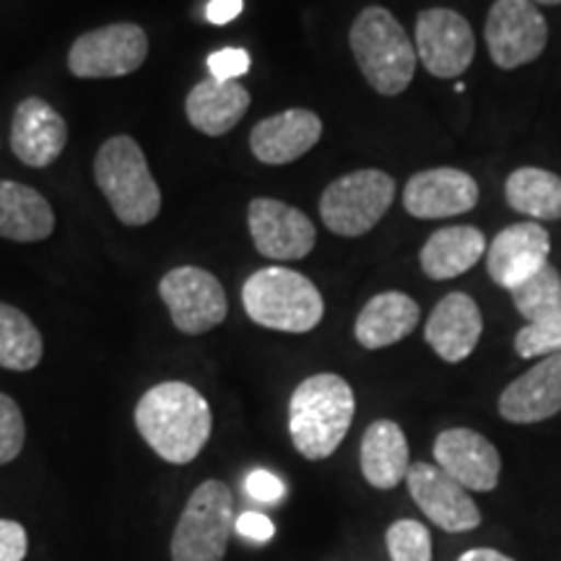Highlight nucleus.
Masks as SVG:
<instances>
[{
	"instance_id": "nucleus-1",
	"label": "nucleus",
	"mask_w": 561,
	"mask_h": 561,
	"mask_svg": "<svg viewBox=\"0 0 561 561\" xmlns=\"http://www.w3.org/2000/svg\"><path fill=\"white\" fill-rule=\"evenodd\" d=\"M136 426L161 460L187 466L206 447L214 430V413L193 385L161 382L138 401Z\"/></svg>"
},
{
	"instance_id": "nucleus-2",
	"label": "nucleus",
	"mask_w": 561,
	"mask_h": 561,
	"mask_svg": "<svg viewBox=\"0 0 561 561\" xmlns=\"http://www.w3.org/2000/svg\"><path fill=\"white\" fill-rule=\"evenodd\" d=\"M354 411V390L341 375L320 371L299 382L289 401V434L301 458H331L346 439Z\"/></svg>"
},
{
	"instance_id": "nucleus-3",
	"label": "nucleus",
	"mask_w": 561,
	"mask_h": 561,
	"mask_svg": "<svg viewBox=\"0 0 561 561\" xmlns=\"http://www.w3.org/2000/svg\"><path fill=\"white\" fill-rule=\"evenodd\" d=\"M356 66L377 94L398 96L411 87L419 55L403 24L382 5H369L348 32Z\"/></svg>"
},
{
	"instance_id": "nucleus-4",
	"label": "nucleus",
	"mask_w": 561,
	"mask_h": 561,
	"mask_svg": "<svg viewBox=\"0 0 561 561\" xmlns=\"http://www.w3.org/2000/svg\"><path fill=\"white\" fill-rule=\"evenodd\" d=\"M242 305L252 322L280 333H310L325 314L318 286L284 265L252 273L242 286Z\"/></svg>"
},
{
	"instance_id": "nucleus-5",
	"label": "nucleus",
	"mask_w": 561,
	"mask_h": 561,
	"mask_svg": "<svg viewBox=\"0 0 561 561\" xmlns=\"http://www.w3.org/2000/svg\"><path fill=\"white\" fill-rule=\"evenodd\" d=\"M94 180L117 221L128 227H146L159 216V182L153 180L136 138L115 136L104 140L94 159Z\"/></svg>"
},
{
	"instance_id": "nucleus-6",
	"label": "nucleus",
	"mask_w": 561,
	"mask_h": 561,
	"mask_svg": "<svg viewBox=\"0 0 561 561\" xmlns=\"http://www.w3.org/2000/svg\"><path fill=\"white\" fill-rule=\"evenodd\" d=\"M234 494L219 479L203 481L172 533V561H221L234 533Z\"/></svg>"
},
{
	"instance_id": "nucleus-7",
	"label": "nucleus",
	"mask_w": 561,
	"mask_h": 561,
	"mask_svg": "<svg viewBox=\"0 0 561 561\" xmlns=\"http://www.w3.org/2000/svg\"><path fill=\"white\" fill-rule=\"evenodd\" d=\"M396 198V180L382 170L343 174L325 187L320 216L339 237H362L382 221Z\"/></svg>"
},
{
	"instance_id": "nucleus-8",
	"label": "nucleus",
	"mask_w": 561,
	"mask_h": 561,
	"mask_svg": "<svg viewBox=\"0 0 561 561\" xmlns=\"http://www.w3.org/2000/svg\"><path fill=\"white\" fill-rule=\"evenodd\" d=\"M149 55V37L138 24L100 26L70 45L68 70L76 79H123L136 73Z\"/></svg>"
},
{
	"instance_id": "nucleus-9",
	"label": "nucleus",
	"mask_w": 561,
	"mask_h": 561,
	"mask_svg": "<svg viewBox=\"0 0 561 561\" xmlns=\"http://www.w3.org/2000/svg\"><path fill=\"white\" fill-rule=\"evenodd\" d=\"M159 297L170 310L172 325L185 335H203L229 314L221 280L198 265H180L159 280Z\"/></svg>"
},
{
	"instance_id": "nucleus-10",
	"label": "nucleus",
	"mask_w": 561,
	"mask_h": 561,
	"mask_svg": "<svg viewBox=\"0 0 561 561\" xmlns=\"http://www.w3.org/2000/svg\"><path fill=\"white\" fill-rule=\"evenodd\" d=\"M483 34L491 62L502 70L528 66L541 58L549 45V24L533 0H496Z\"/></svg>"
},
{
	"instance_id": "nucleus-11",
	"label": "nucleus",
	"mask_w": 561,
	"mask_h": 561,
	"mask_svg": "<svg viewBox=\"0 0 561 561\" xmlns=\"http://www.w3.org/2000/svg\"><path fill=\"white\" fill-rule=\"evenodd\" d=\"M416 55L434 79H458L476 58V37L468 19L453 9L421 11Z\"/></svg>"
},
{
	"instance_id": "nucleus-12",
	"label": "nucleus",
	"mask_w": 561,
	"mask_h": 561,
	"mask_svg": "<svg viewBox=\"0 0 561 561\" xmlns=\"http://www.w3.org/2000/svg\"><path fill=\"white\" fill-rule=\"evenodd\" d=\"M411 500L430 520L445 533H468L481 525V510L471 491L460 486L432 462H413L405 476Z\"/></svg>"
},
{
	"instance_id": "nucleus-13",
	"label": "nucleus",
	"mask_w": 561,
	"mask_h": 561,
	"mask_svg": "<svg viewBox=\"0 0 561 561\" xmlns=\"http://www.w3.org/2000/svg\"><path fill=\"white\" fill-rule=\"evenodd\" d=\"M255 250L271 261H301L314 250L318 229L299 208L276 198H255L248 208Z\"/></svg>"
},
{
	"instance_id": "nucleus-14",
	"label": "nucleus",
	"mask_w": 561,
	"mask_h": 561,
	"mask_svg": "<svg viewBox=\"0 0 561 561\" xmlns=\"http://www.w3.org/2000/svg\"><path fill=\"white\" fill-rule=\"evenodd\" d=\"M479 182L455 167H434L413 174L403 191V206L413 219H453L479 206Z\"/></svg>"
},
{
	"instance_id": "nucleus-15",
	"label": "nucleus",
	"mask_w": 561,
	"mask_h": 561,
	"mask_svg": "<svg viewBox=\"0 0 561 561\" xmlns=\"http://www.w3.org/2000/svg\"><path fill=\"white\" fill-rule=\"evenodd\" d=\"M551 234L538 221L512 224L494 237L486 250V268L496 286L512 291L549 263Z\"/></svg>"
},
{
	"instance_id": "nucleus-16",
	"label": "nucleus",
	"mask_w": 561,
	"mask_h": 561,
	"mask_svg": "<svg viewBox=\"0 0 561 561\" xmlns=\"http://www.w3.org/2000/svg\"><path fill=\"white\" fill-rule=\"evenodd\" d=\"M434 460L468 491H494L500 486L502 455L483 434L455 426L434 439Z\"/></svg>"
},
{
	"instance_id": "nucleus-17",
	"label": "nucleus",
	"mask_w": 561,
	"mask_h": 561,
	"mask_svg": "<svg viewBox=\"0 0 561 561\" xmlns=\"http://www.w3.org/2000/svg\"><path fill=\"white\" fill-rule=\"evenodd\" d=\"M68 146V123L42 96H26L13 112L11 151L21 164L45 170Z\"/></svg>"
},
{
	"instance_id": "nucleus-18",
	"label": "nucleus",
	"mask_w": 561,
	"mask_h": 561,
	"mask_svg": "<svg viewBox=\"0 0 561 561\" xmlns=\"http://www.w3.org/2000/svg\"><path fill=\"white\" fill-rule=\"evenodd\" d=\"M483 333V314L473 297L453 291L439 299L424 328V339L442 362H466L479 346Z\"/></svg>"
},
{
	"instance_id": "nucleus-19",
	"label": "nucleus",
	"mask_w": 561,
	"mask_h": 561,
	"mask_svg": "<svg viewBox=\"0 0 561 561\" xmlns=\"http://www.w3.org/2000/svg\"><path fill=\"white\" fill-rule=\"evenodd\" d=\"M561 411V354L538 359L500 396V413L510 424H538Z\"/></svg>"
},
{
	"instance_id": "nucleus-20",
	"label": "nucleus",
	"mask_w": 561,
	"mask_h": 561,
	"mask_svg": "<svg viewBox=\"0 0 561 561\" xmlns=\"http://www.w3.org/2000/svg\"><path fill=\"white\" fill-rule=\"evenodd\" d=\"M322 121L312 110H286L265 117L250 133V149L257 161L271 167L291 164L318 146Z\"/></svg>"
},
{
	"instance_id": "nucleus-21",
	"label": "nucleus",
	"mask_w": 561,
	"mask_h": 561,
	"mask_svg": "<svg viewBox=\"0 0 561 561\" xmlns=\"http://www.w3.org/2000/svg\"><path fill=\"white\" fill-rule=\"evenodd\" d=\"M248 110L250 91L240 81H219L214 76L195 83L185 100L187 121L195 130L210 138H219L237 128Z\"/></svg>"
},
{
	"instance_id": "nucleus-22",
	"label": "nucleus",
	"mask_w": 561,
	"mask_h": 561,
	"mask_svg": "<svg viewBox=\"0 0 561 561\" xmlns=\"http://www.w3.org/2000/svg\"><path fill=\"white\" fill-rule=\"evenodd\" d=\"M421 320V307L403 291H382L362 307L354 335L359 346L377 351L409 339Z\"/></svg>"
},
{
	"instance_id": "nucleus-23",
	"label": "nucleus",
	"mask_w": 561,
	"mask_h": 561,
	"mask_svg": "<svg viewBox=\"0 0 561 561\" xmlns=\"http://www.w3.org/2000/svg\"><path fill=\"white\" fill-rule=\"evenodd\" d=\"M359 462L362 476L369 486L388 491L405 481L411 468V453L401 426L390 419L371 421L362 437Z\"/></svg>"
},
{
	"instance_id": "nucleus-24",
	"label": "nucleus",
	"mask_w": 561,
	"mask_h": 561,
	"mask_svg": "<svg viewBox=\"0 0 561 561\" xmlns=\"http://www.w3.org/2000/svg\"><path fill=\"white\" fill-rule=\"evenodd\" d=\"M55 231L50 201L30 185L0 180V237L11 242H42Z\"/></svg>"
},
{
	"instance_id": "nucleus-25",
	"label": "nucleus",
	"mask_w": 561,
	"mask_h": 561,
	"mask_svg": "<svg viewBox=\"0 0 561 561\" xmlns=\"http://www.w3.org/2000/svg\"><path fill=\"white\" fill-rule=\"evenodd\" d=\"M489 244L481 229L476 227H442L434 231L421 248L419 263L424 276L432 280H450L468 273L486 255Z\"/></svg>"
},
{
	"instance_id": "nucleus-26",
	"label": "nucleus",
	"mask_w": 561,
	"mask_h": 561,
	"mask_svg": "<svg viewBox=\"0 0 561 561\" xmlns=\"http://www.w3.org/2000/svg\"><path fill=\"white\" fill-rule=\"evenodd\" d=\"M507 206L533 221L561 219V178L541 167H520L504 182Z\"/></svg>"
},
{
	"instance_id": "nucleus-27",
	"label": "nucleus",
	"mask_w": 561,
	"mask_h": 561,
	"mask_svg": "<svg viewBox=\"0 0 561 561\" xmlns=\"http://www.w3.org/2000/svg\"><path fill=\"white\" fill-rule=\"evenodd\" d=\"M45 343L37 325L19 307L0 301V367L32 371L42 362Z\"/></svg>"
},
{
	"instance_id": "nucleus-28",
	"label": "nucleus",
	"mask_w": 561,
	"mask_h": 561,
	"mask_svg": "<svg viewBox=\"0 0 561 561\" xmlns=\"http://www.w3.org/2000/svg\"><path fill=\"white\" fill-rule=\"evenodd\" d=\"M512 305L528 322H541L561 314V276L551 263H546L536 276L515 286Z\"/></svg>"
},
{
	"instance_id": "nucleus-29",
	"label": "nucleus",
	"mask_w": 561,
	"mask_h": 561,
	"mask_svg": "<svg viewBox=\"0 0 561 561\" xmlns=\"http://www.w3.org/2000/svg\"><path fill=\"white\" fill-rule=\"evenodd\" d=\"M392 561H432V533L419 520H396L385 533Z\"/></svg>"
},
{
	"instance_id": "nucleus-30",
	"label": "nucleus",
	"mask_w": 561,
	"mask_h": 561,
	"mask_svg": "<svg viewBox=\"0 0 561 561\" xmlns=\"http://www.w3.org/2000/svg\"><path fill=\"white\" fill-rule=\"evenodd\" d=\"M515 351L520 359H546L561 354V314L541 322H528L515 335Z\"/></svg>"
},
{
	"instance_id": "nucleus-31",
	"label": "nucleus",
	"mask_w": 561,
	"mask_h": 561,
	"mask_svg": "<svg viewBox=\"0 0 561 561\" xmlns=\"http://www.w3.org/2000/svg\"><path fill=\"white\" fill-rule=\"evenodd\" d=\"M26 442L24 413L11 396L0 392V466L16 460Z\"/></svg>"
},
{
	"instance_id": "nucleus-32",
	"label": "nucleus",
	"mask_w": 561,
	"mask_h": 561,
	"mask_svg": "<svg viewBox=\"0 0 561 561\" xmlns=\"http://www.w3.org/2000/svg\"><path fill=\"white\" fill-rule=\"evenodd\" d=\"M208 70L219 81H237L250 70V55L240 47H224V50L208 55Z\"/></svg>"
},
{
	"instance_id": "nucleus-33",
	"label": "nucleus",
	"mask_w": 561,
	"mask_h": 561,
	"mask_svg": "<svg viewBox=\"0 0 561 561\" xmlns=\"http://www.w3.org/2000/svg\"><path fill=\"white\" fill-rule=\"evenodd\" d=\"M30 551L26 528L16 520H0V561H24Z\"/></svg>"
},
{
	"instance_id": "nucleus-34",
	"label": "nucleus",
	"mask_w": 561,
	"mask_h": 561,
	"mask_svg": "<svg viewBox=\"0 0 561 561\" xmlns=\"http://www.w3.org/2000/svg\"><path fill=\"white\" fill-rule=\"evenodd\" d=\"M244 491H248L252 500L276 504L280 496L286 494V486L278 476H273L268 471H252L248 479H244Z\"/></svg>"
},
{
	"instance_id": "nucleus-35",
	"label": "nucleus",
	"mask_w": 561,
	"mask_h": 561,
	"mask_svg": "<svg viewBox=\"0 0 561 561\" xmlns=\"http://www.w3.org/2000/svg\"><path fill=\"white\" fill-rule=\"evenodd\" d=\"M234 533H240L242 538H248L252 543H268L276 536V525L271 523V517H265L263 512H242L237 515Z\"/></svg>"
},
{
	"instance_id": "nucleus-36",
	"label": "nucleus",
	"mask_w": 561,
	"mask_h": 561,
	"mask_svg": "<svg viewBox=\"0 0 561 561\" xmlns=\"http://www.w3.org/2000/svg\"><path fill=\"white\" fill-rule=\"evenodd\" d=\"M244 9V0H208L206 5V19L210 24L221 26V24H229V21H234L240 16Z\"/></svg>"
},
{
	"instance_id": "nucleus-37",
	"label": "nucleus",
	"mask_w": 561,
	"mask_h": 561,
	"mask_svg": "<svg viewBox=\"0 0 561 561\" xmlns=\"http://www.w3.org/2000/svg\"><path fill=\"white\" fill-rule=\"evenodd\" d=\"M458 561H515V559H510L507 553H502L496 549H471V551L462 553Z\"/></svg>"
},
{
	"instance_id": "nucleus-38",
	"label": "nucleus",
	"mask_w": 561,
	"mask_h": 561,
	"mask_svg": "<svg viewBox=\"0 0 561 561\" xmlns=\"http://www.w3.org/2000/svg\"><path fill=\"white\" fill-rule=\"evenodd\" d=\"M536 5H561V0H533Z\"/></svg>"
}]
</instances>
